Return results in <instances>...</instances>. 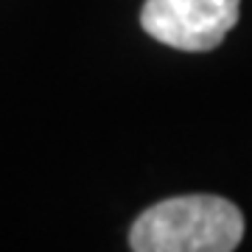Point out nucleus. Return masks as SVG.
I'll list each match as a JSON object with an SVG mask.
<instances>
[{"mask_svg":"<svg viewBox=\"0 0 252 252\" xmlns=\"http://www.w3.org/2000/svg\"><path fill=\"white\" fill-rule=\"evenodd\" d=\"M244 238L241 210L221 196H174L143 210L132 224L135 252H230Z\"/></svg>","mask_w":252,"mask_h":252,"instance_id":"obj_1","label":"nucleus"},{"mask_svg":"<svg viewBox=\"0 0 252 252\" xmlns=\"http://www.w3.org/2000/svg\"><path fill=\"white\" fill-rule=\"evenodd\" d=\"M241 0H146L140 26L177 51H213L238 23Z\"/></svg>","mask_w":252,"mask_h":252,"instance_id":"obj_2","label":"nucleus"}]
</instances>
